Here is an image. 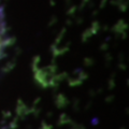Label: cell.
Here are the masks:
<instances>
[{"label": "cell", "mask_w": 129, "mask_h": 129, "mask_svg": "<svg viewBox=\"0 0 129 129\" xmlns=\"http://www.w3.org/2000/svg\"><path fill=\"white\" fill-rule=\"evenodd\" d=\"M3 44H5V23H3V15L0 8V52H1Z\"/></svg>", "instance_id": "1"}]
</instances>
